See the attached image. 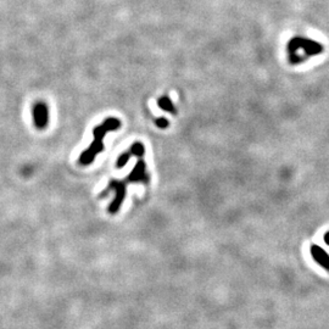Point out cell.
<instances>
[{
    "label": "cell",
    "instance_id": "1",
    "mask_svg": "<svg viewBox=\"0 0 329 329\" xmlns=\"http://www.w3.org/2000/svg\"><path fill=\"white\" fill-rule=\"evenodd\" d=\"M121 127V121L117 120L115 117H109L103 122L102 124L97 126L93 131V134H94V140H93L92 145L88 148L87 150H84L82 153V155L79 156V164H83V166H87V164H90L94 161V159L97 158L98 154L102 153L104 150V143H103V139L105 138V135L109 133V132L116 131Z\"/></svg>",
    "mask_w": 329,
    "mask_h": 329
},
{
    "label": "cell",
    "instance_id": "2",
    "mask_svg": "<svg viewBox=\"0 0 329 329\" xmlns=\"http://www.w3.org/2000/svg\"><path fill=\"white\" fill-rule=\"evenodd\" d=\"M323 52V45L311 39L294 37L288 43L289 62L293 65L305 62L310 57L321 54Z\"/></svg>",
    "mask_w": 329,
    "mask_h": 329
},
{
    "label": "cell",
    "instance_id": "3",
    "mask_svg": "<svg viewBox=\"0 0 329 329\" xmlns=\"http://www.w3.org/2000/svg\"><path fill=\"white\" fill-rule=\"evenodd\" d=\"M127 185L128 184H127L124 180L112 179L110 183H109V185L106 187V189L104 190V192H103V194L100 195V198H104V196L108 194L109 192H111V190L115 192V199H113L112 203H111L108 208L109 214L115 215L120 211L122 204H123V201H124V198H126Z\"/></svg>",
    "mask_w": 329,
    "mask_h": 329
},
{
    "label": "cell",
    "instance_id": "4",
    "mask_svg": "<svg viewBox=\"0 0 329 329\" xmlns=\"http://www.w3.org/2000/svg\"><path fill=\"white\" fill-rule=\"evenodd\" d=\"M123 180L127 184H129V183H144V184H148L150 178L147 172V164L143 160L138 161L137 164L134 166V168L132 169L131 173Z\"/></svg>",
    "mask_w": 329,
    "mask_h": 329
},
{
    "label": "cell",
    "instance_id": "5",
    "mask_svg": "<svg viewBox=\"0 0 329 329\" xmlns=\"http://www.w3.org/2000/svg\"><path fill=\"white\" fill-rule=\"evenodd\" d=\"M34 126L38 129H45L49 123V108L44 102L36 103L33 108Z\"/></svg>",
    "mask_w": 329,
    "mask_h": 329
},
{
    "label": "cell",
    "instance_id": "6",
    "mask_svg": "<svg viewBox=\"0 0 329 329\" xmlns=\"http://www.w3.org/2000/svg\"><path fill=\"white\" fill-rule=\"evenodd\" d=\"M310 253H311V256L314 257V260L320 265L321 267H323L326 271L329 272V255L325 249H322L321 246L316 245H311L310 248Z\"/></svg>",
    "mask_w": 329,
    "mask_h": 329
},
{
    "label": "cell",
    "instance_id": "7",
    "mask_svg": "<svg viewBox=\"0 0 329 329\" xmlns=\"http://www.w3.org/2000/svg\"><path fill=\"white\" fill-rule=\"evenodd\" d=\"M158 104H159V108L163 109L164 111L171 112V113H173V115H176L177 113V110L174 109L173 104H172L171 99H169L168 97H166V95H164V97H161L160 99L158 100Z\"/></svg>",
    "mask_w": 329,
    "mask_h": 329
},
{
    "label": "cell",
    "instance_id": "8",
    "mask_svg": "<svg viewBox=\"0 0 329 329\" xmlns=\"http://www.w3.org/2000/svg\"><path fill=\"white\" fill-rule=\"evenodd\" d=\"M129 153H131L132 156H138V158H142V156L144 155V153H145L144 145H143L140 142H135L134 144L131 147V149H129Z\"/></svg>",
    "mask_w": 329,
    "mask_h": 329
},
{
    "label": "cell",
    "instance_id": "9",
    "mask_svg": "<svg viewBox=\"0 0 329 329\" xmlns=\"http://www.w3.org/2000/svg\"><path fill=\"white\" fill-rule=\"evenodd\" d=\"M131 158H132V155H131V153H129V150L124 151L123 154H121V156L117 159V161H116V167H117V168H122V167H124Z\"/></svg>",
    "mask_w": 329,
    "mask_h": 329
},
{
    "label": "cell",
    "instance_id": "10",
    "mask_svg": "<svg viewBox=\"0 0 329 329\" xmlns=\"http://www.w3.org/2000/svg\"><path fill=\"white\" fill-rule=\"evenodd\" d=\"M155 123L159 128H167V127H168V121H167L164 117L158 118V120L155 121Z\"/></svg>",
    "mask_w": 329,
    "mask_h": 329
},
{
    "label": "cell",
    "instance_id": "11",
    "mask_svg": "<svg viewBox=\"0 0 329 329\" xmlns=\"http://www.w3.org/2000/svg\"><path fill=\"white\" fill-rule=\"evenodd\" d=\"M325 243L327 244V245H329V230L325 234Z\"/></svg>",
    "mask_w": 329,
    "mask_h": 329
}]
</instances>
